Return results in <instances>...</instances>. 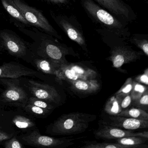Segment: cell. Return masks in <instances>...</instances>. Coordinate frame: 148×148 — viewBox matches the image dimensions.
Instances as JSON below:
<instances>
[{"label":"cell","instance_id":"1","mask_svg":"<svg viewBox=\"0 0 148 148\" xmlns=\"http://www.w3.org/2000/svg\"><path fill=\"white\" fill-rule=\"evenodd\" d=\"M14 24L21 32L33 40V43L30 44V47L35 56L60 64L68 63L66 58L67 55L78 56L72 47L60 43L53 36L36 28L30 30L19 23L15 22Z\"/></svg>","mask_w":148,"mask_h":148},{"label":"cell","instance_id":"2","mask_svg":"<svg viewBox=\"0 0 148 148\" xmlns=\"http://www.w3.org/2000/svg\"><path fill=\"white\" fill-rule=\"evenodd\" d=\"M96 32L103 42L110 47V55L107 60L112 62L114 68H120L125 64L135 62L144 54L142 51L133 50L125 41L127 39L125 38L102 28L96 29Z\"/></svg>","mask_w":148,"mask_h":148},{"label":"cell","instance_id":"3","mask_svg":"<svg viewBox=\"0 0 148 148\" xmlns=\"http://www.w3.org/2000/svg\"><path fill=\"white\" fill-rule=\"evenodd\" d=\"M86 13L97 24L108 32L128 39L131 36L128 24L99 6L93 0H81Z\"/></svg>","mask_w":148,"mask_h":148},{"label":"cell","instance_id":"4","mask_svg":"<svg viewBox=\"0 0 148 148\" xmlns=\"http://www.w3.org/2000/svg\"><path fill=\"white\" fill-rule=\"evenodd\" d=\"M97 118L96 115L81 112L64 114L60 117L51 126L53 135H70L85 131L90 123Z\"/></svg>","mask_w":148,"mask_h":148},{"label":"cell","instance_id":"5","mask_svg":"<svg viewBox=\"0 0 148 148\" xmlns=\"http://www.w3.org/2000/svg\"><path fill=\"white\" fill-rule=\"evenodd\" d=\"M0 39L4 49L12 56L24 59L32 58L34 56L31 50L30 43L25 41L12 30H1Z\"/></svg>","mask_w":148,"mask_h":148},{"label":"cell","instance_id":"6","mask_svg":"<svg viewBox=\"0 0 148 148\" xmlns=\"http://www.w3.org/2000/svg\"><path fill=\"white\" fill-rule=\"evenodd\" d=\"M14 4L22 13L26 20L31 25L43 30L46 33L58 39H62V36L49 23L43 14L36 8L30 6L23 0H13Z\"/></svg>","mask_w":148,"mask_h":148},{"label":"cell","instance_id":"7","mask_svg":"<svg viewBox=\"0 0 148 148\" xmlns=\"http://www.w3.org/2000/svg\"><path fill=\"white\" fill-rule=\"evenodd\" d=\"M51 16L70 39L77 43L84 51L88 52L86 39L82 26L76 18L64 14H56L53 13H51Z\"/></svg>","mask_w":148,"mask_h":148},{"label":"cell","instance_id":"8","mask_svg":"<svg viewBox=\"0 0 148 148\" xmlns=\"http://www.w3.org/2000/svg\"><path fill=\"white\" fill-rule=\"evenodd\" d=\"M22 142L27 145L42 148H66L75 144L76 138H56L41 135L37 130L28 132L20 137Z\"/></svg>","mask_w":148,"mask_h":148},{"label":"cell","instance_id":"9","mask_svg":"<svg viewBox=\"0 0 148 148\" xmlns=\"http://www.w3.org/2000/svg\"><path fill=\"white\" fill-rule=\"evenodd\" d=\"M99 6L128 24L136 18L134 11L123 0H94Z\"/></svg>","mask_w":148,"mask_h":148},{"label":"cell","instance_id":"10","mask_svg":"<svg viewBox=\"0 0 148 148\" xmlns=\"http://www.w3.org/2000/svg\"><path fill=\"white\" fill-rule=\"evenodd\" d=\"M101 121L100 123L103 124L129 130L147 129L148 127V121L120 116H104Z\"/></svg>","mask_w":148,"mask_h":148},{"label":"cell","instance_id":"11","mask_svg":"<svg viewBox=\"0 0 148 148\" xmlns=\"http://www.w3.org/2000/svg\"><path fill=\"white\" fill-rule=\"evenodd\" d=\"M28 88L34 97L47 103L59 104L61 98L56 89L47 84L28 80Z\"/></svg>","mask_w":148,"mask_h":148},{"label":"cell","instance_id":"12","mask_svg":"<svg viewBox=\"0 0 148 148\" xmlns=\"http://www.w3.org/2000/svg\"><path fill=\"white\" fill-rule=\"evenodd\" d=\"M6 86L5 90L3 92L2 98L4 102L13 105L24 107L28 101L26 92L15 81L2 79Z\"/></svg>","mask_w":148,"mask_h":148},{"label":"cell","instance_id":"13","mask_svg":"<svg viewBox=\"0 0 148 148\" xmlns=\"http://www.w3.org/2000/svg\"><path fill=\"white\" fill-rule=\"evenodd\" d=\"M97 138L117 139L129 136H140L148 138V131L135 132L132 130H124L99 123V127L94 131Z\"/></svg>","mask_w":148,"mask_h":148},{"label":"cell","instance_id":"14","mask_svg":"<svg viewBox=\"0 0 148 148\" xmlns=\"http://www.w3.org/2000/svg\"><path fill=\"white\" fill-rule=\"evenodd\" d=\"M36 72L15 63H5L0 66V78L18 79L23 76H36Z\"/></svg>","mask_w":148,"mask_h":148},{"label":"cell","instance_id":"15","mask_svg":"<svg viewBox=\"0 0 148 148\" xmlns=\"http://www.w3.org/2000/svg\"><path fill=\"white\" fill-rule=\"evenodd\" d=\"M33 58L34 64L40 71L46 74L55 75L59 81L65 80L64 73L60 69L61 64L35 55Z\"/></svg>","mask_w":148,"mask_h":148},{"label":"cell","instance_id":"16","mask_svg":"<svg viewBox=\"0 0 148 148\" xmlns=\"http://www.w3.org/2000/svg\"><path fill=\"white\" fill-rule=\"evenodd\" d=\"M71 88L76 92L82 94H91L99 90L100 85L97 80L94 79H78L70 81Z\"/></svg>","mask_w":148,"mask_h":148},{"label":"cell","instance_id":"17","mask_svg":"<svg viewBox=\"0 0 148 148\" xmlns=\"http://www.w3.org/2000/svg\"><path fill=\"white\" fill-rule=\"evenodd\" d=\"M4 8L15 20L17 23L22 24L25 26H30L31 25L26 20L22 13L14 4L13 0H0Z\"/></svg>","mask_w":148,"mask_h":148},{"label":"cell","instance_id":"18","mask_svg":"<svg viewBox=\"0 0 148 148\" xmlns=\"http://www.w3.org/2000/svg\"><path fill=\"white\" fill-rule=\"evenodd\" d=\"M67 65L75 73L80 77L82 80L94 79L97 77L96 71L82 65L69 64L68 63H67Z\"/></svg>","mask_w":148,"mask_h":148},{"label":"cell","instance_id":"19","mask_svg":"<svg viewBox=\"0 0 148 148\" xmlns=\"http://www.w3.org/2000/svg\"><path fill=\"white\" fill-rule=\"evenodd\" d=\"M122 98L114 94L111 97L106 104L104 111L106 114L111 116H116L122 111L120 106Z\"/></svg>","mask_w":148,"mask_h":148},{"label":"cell","instance_id":"20","mask_svg":"<svg viewBox=\"0 0 148 148\" xmlns=\"http://www.w3.org/2000/svg\"><path fill=\"white\" fill-rule=\"evenodd\" d=\"M129 41L139 48L147 57L148 56V35L147 34H133L130 36Z\"/></svg>","mask_w":148,"mask_h":148},{"label":"cell","instance_id":"21","mask_svg":"<svg viewBox=\"0 0 148 148\" xmlns=\"http://www.w3.org/2000/svg\"><path fill=\"white\" fill-rule=\"evenodd\" d=\"M116 116L148 121L147 112L136 107L123 110Z\"/></svg>","mask_w":148,"mask_h":148},{"label":"cell","instance_id":"22","mask_svg":"<svg viewBox=\"0 0 148 148\" xmlns=\"http://www.w3.org/2000/svg\"><path fill=\"white\" fill-rule=\"evenodd\" d=\"M84 148H148L146 145L141 144L135 145H126L118 143H97L87 144L82 147Z\"/></svg>","mask_w":148,"mask_h":148},{"label":"cell","instance_id":"23","mask_svg":"<svg viewBox=\"0 0 148 148\" xmlns=\"http://www.w3.org/2000/svg\"><path fill=\"white\" fill-rule=\"evenodd\" d=\"M148 138L140 136H129L116 139L115 143L126 145H135L143 144Z\"/></svg>","mask_w":148,"mask_h":148},{"label":"cell","instance_id":"24","mask_svg":"<svg viewBox=\"0 0 148 148\" xmlns=\"http://www.w3.org/2000/svg\"><path fill=\"white\" fill-rule=\"evenodd\" d=\"M13 123L20 129H28L35 126V124L32 120L24 116L17 115L15 116L12 120Z\"/></svg>","mask_w":148,"mask_h":148},{"label":"cell","instance_id":"25","mask_svg":"<svg viewBox=\"0 0 148 148\" xmlns=\"http://www.w3.org/2000/svg\"><path fill=\"white\" fill-rule=\"evenodd\" d=\"M147 90H148L147 86L133 81V87L130 93L132 101H135L140 98Z\"/></svg>","mask_w":148,"mask_h":148},{"label":"cell","instance_id":"26","mask_svg":"<svg viewBox=\"0 0 148 148\" xmlns=\"http://www.w3.org/2000/svg\"><path fill=\"white\" fill-rule=\"evenodd\" d=\"M133 82L131 78L127 79L123 85L115 94L123 98L126 95L130 94L133 87Z\"/></svg>","mask_w":148,"mask_h":148},{"label":"cell","instance_id":"27","mask_svg":"<svg viewBox=\"0 0 148 148\" xmlns=\"http://www.w3.org/2000/svg\"><path fill=\"white\" fill-rule=\"evenodd\" d=\"M131 105L146 111L145 110H148V90L145 92L140 98L137 100L132 101Z\"/></svg>","mask_w":148,"mask_h":148},{"label":"cell","instance_id":"28","mask_svg":"<svg viewBox=\"0 0 148 148\" xmlns=\"http://www.w3.org/2000/svg\"><path fill=\"white\" fill-rule=\"evenodd\" d=\"M24 110L28 112L36 115L44 116L47 113H49L50 110L43 109L38 106H36L34 105L27 103L26 105L23 107Z\"/></svg>","mask_w":148,"mask_h":148},{"label":"cell","instance_id":"29","mask_svg":"<svg viewBox=\"0 0 148 148\" xmlns=\"http://www.w3.org/2000/svg\"><path fill=\"white\" fill-rule=\"evenodd\" d=\"M27 103L38 106L43 109L50 110L53 109V106L50 103H47L44 100H41L34 97H31L30 98L28 99Z\"/></svg>","mask_w":148,"mask_h":148},{"label":"cell","instance_id":"30","mask_svg":"<svg viewBox=\"0 0 148 148\" xmlns=\"http://www.w3.org/2000/svg\"><path fill=\"white\" fill-rule=\"evenodd\" d=\"M4 147L5 148H22L23 146L16 138L13 137L6 140L4 143Z\"/></svg>","mask_w":148,"mask_h":148},{"label":"cell","instance_id":"31","mask_svg":"<svg viewBox=\"0 0 148 148\" xmlns=\"http://www.w3.org/2000/svg\"><path fill=\"white\" fill-rule=\"evenodd\" d=\"M135 81L140 84H143L147 86L148 85V69L146 68L143 74L137 76Z\"/></svg>","mask_w":148,"mask_h":148},{"label":"cell","instance_id":"32","mask_svg":"<svg viewBox=\"0 0 148 148\" xmlns=\"http://www.w3.org/2000/svg\"><path fill=\"white\" fill-rule=\"evenodd\" d=\"M132 102V99L131 97L130 94H128L123 97L120 103V106L122 110L126 109V108L131 105Z\"/></svg>","mask_w":148,"mask_h":148},{"label":"cell","instance_id":"33","mask_svg":"<svg viewBox=\"0 0 148 148\" xmlns=\"http://www.w3.org/2000/svg\"><path fill=\"white\" fill-rule=\"evenodd\" d=\"M12 135L8 134L4 131L1 127H0V142L6 141L7 139H10L12 137Z\"/></svg>","mask_w":148,"mask_h":148},{"label":"cell","instance_id":"34","mask_svg":"<svg viewBox=\"0 0 148 148\" xmlns=\"http://www.w3.org/2000/svg\"><path fill=\"white\" fill-rule=\"evenodd\" d=\"M56 4H60V5H66L68 4L70 0H55Z\"/></svg>","mask_w":148,"mask_h":148},{"label":"cell","instance_id":"35","mask_svg":"<svg viewBox=\"0 0 148 148\" xmlns=\"http://www.w3.org/2000/svg\"><path fill=\"white\" fill-rule=\"evenodd\" d=\"M3 49H4V47H3L1 40L0 39V53H1V51H2Z\"/></svg>","mask_w":148,"mask_h":148},{"label":"cell","instance_id":"36","mask_svg":"<svg viewBox=\"0 0 148 148\" xmlns=\"http://www.w3.org/2000/svg\"><path fill=\"white\" fill-rule=\"evenodd\" d=\"M45 1L49 2V3H52V4H56L55 0H45Z\"/></svg>","mask_w":148,"mask_h":148},{"label":"cell","instance_id":"37","mask_svg":"<svg viewBox=\"0 0 148 148\" xmlns=\"http://www.w3.org/2000/svg\"><path fill=\"white\" fill-rule=\"evenodd\" d=\"M143 1H146L147 0H143Z\"/></svg>","mask_w":148,"mask_h":148},{"label":"cell","instance_id":"38","mask_svg":"<svg viewBox=\"0 0 148 148\" xmlns=\"http://www.w3.org/2000/svg\"><path fill=\"white\" fill-rule=\"evenodd\" d=\"M0 110H1V107H0Z\"/></svg>","mask_w":148,"mask_h":148}]
</instances>
